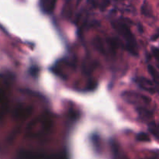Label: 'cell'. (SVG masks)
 I'll return each instance as SVG.
<instances>
[{
  "mask_svg": "<svg viewBox=\"0 0 159 159\" xmlns=\"http://www.w3.org/2000/svg\"><path fill=\"white\" fill-rule=\"evenodd\" d=\"M137 110H138V113L140 114V116H141L142 117L144 118H148L150 117V116L152 115V113H150V111L148 110H146V109L143 108V107H138V109H137Z\"/></svg>",
  "mask_w": 159,
  "mask_h": 159,
  "instance_id": "cell-11",
  "label": "cell"
},
{
  "mask_svg": "<svg viewBox=\"0 0 159 159\" xmlns=\"http://www.w3.org/2000/svg\"><path fill=\"white\" fill-rule=\"evenodd\" d=\"M88 2L93 7L104 9L110 5V0H88Z\"/></svg>",
  "mask_w": 159,
  "mask_h": 159,
  "instance_id": "cell-6",
  "label": "cell"
},
{
  "mask_svg": "<svg viewBox=\"0 0 159 159\" xmlns=\"http://www.w3.org/2000/svg\"><path fill=\"white\" fill-rule=\"evenodd\" d=\"M52 126V119L49 114H43L31 122L27 128V134L30 136H41L48 133Z\"/></svg>",
  "mask_w": 159,
  "mask_h": 159,
  "instance_id": "cell-1",
  "label": "cell"
},
{
  "mask_svg": "<svg viewBox=\"0 0 159 159\" xmlns=\"http://www.w3.org/2000/svg\"><path fill=\"white\" fill-rule=\"evenodd\" d=\"M152 52H153V55L155 58L159 61V49L158 48H153L152 50Z\"/></svg>",
  "mask_w": 159,
  "mask_h": 159,
  "instance_id": "cell-13",
  "label": "cell"
},
{
  "mask_svg": "<svg viewBox=\"0 0 159 159\" xmlns=\"http://www.w3.org/2000/svg\"><path fill=\"white\" fill-rule=\"evenodd\" d=\"M31 113V109L29 107H23V108H20L17 110V116L19 117H27Z\"/></svg>",
  "mask_w": 159,
  "mask_h": 159,
  "instance_id": "cell-9",
  "label": "cell"
},
{
  "mask_svg": "<svg viewBox=\"0 0 159 159\" xmlns=\"http://www.w3.org/2000/svg\"><path fill=\"white\" fill-rule=\"evenodd\" d=\"M149 130L151 133L154 135L156 138L159 139V125L158 124H155V123L152 122L149 124L148 126Z\"/></svg>",
  "mask_w": 159,
  "mask_h": 159,
  "instance_id": "cell-8",
  "label": "cell"
},
{
  "mask_svg": "<svg viewBox=\"0 0 159 159\" xmlns=\"http://www.w3.org/2000/svg\"><path fill=\"white\" fill-rule=\"evenodd\" d=\"M141 12H142L144 16H150L152 15V9H151V6H149V4L146 1L144 2V4L142 5V7H141Z\"/></svg>",
  "mask_w": 159,
  "mask_h": 159,
  "instance_id": "cell-10",
  "label": "cell"
},
{
  "mask_svg": "<svg viewBox=\"0 0 159 159\" xmlns=\"http://www.w3.org/2000/svg\"><path fill=\"white\" fill-rule=\"evenodd\" d=\"M137 139L138 141H148L150 140L149 138L148 135L145 133H140L138 134V137H137Z\"/></svg>",
  "mask_w": 159,
  "mask_h": 159,
  "instance_id": "cell-12",
  "label": "cell"
},
{
  "mask_svg": "<svg viewBox=\"0 0 159 159\" xmlns=\"http://www.w3.org/2000/svg\"><path fill=\"white\" fill-rule=\"evenodd\" d=\"M2 98H3L2 97V93H0V99H2Z\"/></svg>",
  "mask_w": 159,
  "mask_h": 159,
  "instance_id": "cell-14",
  "label": "cell"
},
{
  "mask_svg": "<svg viewBox=\"0 0 159 159\" xmlns=\"http://www.w3.org/2000/svg\"><path fill=\"white\" fill-rule=\"evenodd\" d=\"M77 1H78V3H79V2H81V1H82V0H77Z\"/></svg>",
  "mask_w": 159,
  "mask_h": 159,
  "instance_id": "cell-15",
  "label": "cell"
},
{
  "mask_svg": "<svg viewBox=\"0 0 159 159\" xmlns=\"http://www.w3.org/2000/svg\"><path fill=\"white\" fill-rule=\"evenodd\" d=\"M57 0H40V8L45 13H51L55 7Z\"/></svg>",
  "mask_w": 159,
  "mask_h": 159,
  "instance_id": "cell-5",
  "label": "cell"
},
{
  "mask_svg": "<svg viewBox=\"0 0 159 159\" xmlns=\"http://www.w3.org/2000/svg\"><path fill=\"white\" fill-rule=\"evenodd\" d=\"M124 97L127 102H130V103H138L139 101H141L144 103H148L150 102V99L145 96H141V95L138 94V93H125L124 94Z\"/></svg>",
  "mask_w": 159,
  "mask_h": 159,
  "instance_id": "cell-3",
  "label": "cell"
},
{
  "mask_svg": "<svg viewBox=\"0 0 159 159\" xmlns=\"http://www.w3.org/2000/svg\"><path fill=\"white\" fill-rule=\"evenodd\" d=\"M136 82L139 87L145 91L148 92L150 93H155L156 89H155V85L153 82L149 79H146L144 77H138L136 79Z\"/></svg>",
  "mask_w": 159,
  "mask_h": 159,
  "instance_id": "cell-4",
  "label": "cell"
},
{
  "mask_svg": "<svg viewBox=\"0 0 159 159\" xmlns=\"http://www.w3.org/2000/svg\"><path fill=\"white\" fill-rule=\"evenodd\" d=\"M113 26L114 27V29L117 31L118 34H119L123 38H124L126 40L127 43V48H128L130 52H131L132 54H134V55L138 54L136 40H135L134 35L132 34L130 28H129L125 23H120V22L113 23Z\"/></svg>",
  "mask_w": 159,
  "mask_h": 159,
  "instance_id": "cell-2",
  "label": "cell"
},
{
  "mask_svg": "<svg viewBox=\"0 0 159 159\" xmlns=\"http://www.w3.org/2000/svg\"><path fill=\"white\" fill-rule=\"evenodd\" d=\"M148 70L149 73H150V75H152V77L153 78V79L155 80V82H156L158 85H159V72L157 71L156 68L150 65L148 67Z\"/></svg>",
  "mask_w": 159,
  "mask_h": 159,
  "instance_id": "cell-7",
  "label": "cell"
}]
</instances>
